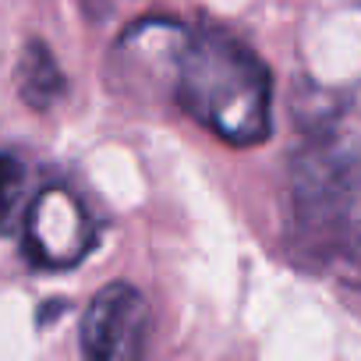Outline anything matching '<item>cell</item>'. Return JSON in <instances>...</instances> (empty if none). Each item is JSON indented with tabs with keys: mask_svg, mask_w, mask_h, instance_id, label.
I'll use <instances>...</instances> for the list:
<instances>
[{
	"mask_svg": "<svg viewBox=\"0 0 361 361\" xmlns=\"http://www.w3.org/2000/svg\"><path fill=\"white\" fill-rule=\"evenodd\" d=\"M25 255L43 269H71L96 245V224L82 199L61 185L32 195L22 220Z\"/></svg>",
	"mask_w": 361,
	"mask_h": 361,
	"instance_id": "cell-3",
	"label": "cell"
},
{
	"mask_svg": "<svg viewBox=\"0 0 361 361\" xmlns=\"http://www.w3.org/2000/svg\"><path fill=\"white\" fill-rule=\"evenodd\" d=\"M18 92L32 110H47L54 106V99H61L64 92V75L54 61V54L43 43H29V50L22 54L18 64Z\"/></svg>",
	"mask_w": 361,
	"mask_h": 361,
	"instance_id": "cell-5",
	"label": "cell"
},
{
	"mask_svg": "<svg viewBox=\"0 0 361 361\" xmlns=\"http://www.w3.org/2000/svg\"><path fill=\"white\" fill-rule=\"evenodd\" d=\"M294 220L312 255L361 269V131L333 124L305 142L294 163Z\"/></svg>",
	"mask_w": 361,
	"mask_h": 361,
	"instance_id": "cell-2",
	"label": "cell"
},
{
	"mask_svg": "<svg viewBox=\"0 0 361 361\" xmlns=\"http://www.w3.org/2000/svg\"><path fill=\"white\" fill-rule=\"evenodd\" d=\"M29 170L18 156L0 152V234H11L15 227H22L25 209H29Z\"/></svg>",
	"mask_w": 361,
	"mask_h": 361,
	"instance_id": "cell-6",
	"label": "cell"
},
{
	"mask_svg": "<svg viewBox=\"0 0 361 361\" xmlns=\"http://www.w3.org/2000/svg\"><path fill=\"white\" fill-rule=\"evenodd\" d=\"M149 326L145 298L131 283H110L82 315V354L85 361H145Z\"/></svg>",
	"mask_w": 361,
	"mask_h": 361,
	"instance_id": "cell-4",
	"label": "cell"
},
{
	"mask_svg": "<svg viewBox=\"0 0 361 361\" xmlns=\"http://www.w3.org/2000/svg\"><path fill=\"white\" fill-rule=\"evenodd\" d=\"M173 96L180 110L227 145H259L269 138V71L231 32L199 29L185 39L177 54Z\"/></svg>",
	"mask_w": 361,
	"mask_h": 361,
	"instance_id": "cell-1",
	"label": "cell"
}]
</instances>
